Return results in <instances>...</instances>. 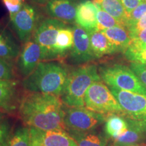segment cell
<instances>
[{"instance_id": "6da1fadb", "label": "cell", "mask_w": 146, "mask_h": 146, "mask_svg": "<svg viewBox=\"0 0 146 146\" xmlns=\"http://www.w3.org/2000/svg\"><path fill=\"white\" fill-rule=\"evenodd\" d=\"M19 115L29 128L66 131L65 110L61 99L55 95L29 91L20 102Z\"/></svg>"}, {"instance_id": "7a4b0ae2", "label": "cell", "mask_w": 146, "mask_h": 146, "mask_svg": "<svg viewBox=\"0 0 146 146\" xmlns=\"http://www.w3.org/2000/svg\"><path fill=\"white\" fill-rule=\"evenodd\" d=\"M69 72L67 67L58 62H40L35 70L24 78L23 87L29 92L61 96Z\"/></svg>"}, {"instance_id": "3957f363", "label": "cell", "mask_w": 146, "mask_h": 146, "mask_svg": "<svg viewBox=\"0 0 146 146\" xmlns=\"http://www.w3.org/2000/svg\"><path fill=\"white\" fill-rule=\"evenodd\" d=\"M101 81L96 64H85L69 72L61 100L68 107H83L85 93L91 84Z\"/></svg>"}, {"instance_id": "277c9868", "label": "cell", "mask_w": 146, "mask_h": 146, "mask_svg": "<svg viewBox=\"0 0 146 146\" xmlns=\"http://www.w3.org/2000/svg\"><path fill=\"white\" fill-rule=\"evenodd\" d=\"M98 72L101 79L109 87L146 95V87L127 66L120 64L102 66Z\"/></svg>"}, {"instance_id": "5b68a950", "label": "cell", "mask_w": 146, "mask_h": 146, "mask_svg": "<svg viewBox=\"0 0 146 146\" xmlns=\"http://www.w3.org/2000/svg\"><path fill=\"white\" fill-rule=\"evenodd\" d=\"M121 107V116L129 125L146 133V95L109 87Z\"/></svg>"}, {"instance_id": "8992f818", "label": "cell", "mask_w": 146, "mask_h": 146, "mask_svg": "<svg viewBox=\"0 0 146 146\" xmlns=\"http://www.w3.org/2000/svg\"><path fill=\"white\" fill-rule=\"evenodd\" d=\"M84 102L87 109L99 114L121 115L123 113L112 91L100 81L91 84L85 93Z\"/></svg>"}, {"instance_id": "52a82bcc", "label": "cell", "mask_w": 146, "mask_h": 146, "mask_svg": "<svg viewBox=\"0 0 146 146\" xmlns=\"http://www.w3.org/2000/svg\"><path fill=\"white\" fill-rule=\"evenodd\" d=\"M65 23L53 18H47L38 23L33 39L39 44L41 50V60L51 61L58 59L56 43L60 29Z\"/></svg>"}, {"instance_id": "ba28073f", "label": "cell", "mask_w": 146, "mask_h": 146, "mask_svg": "<svg viewBox=\"0 0 146 146\" xmlns=\"http://www.w3.org/2000/svg\"><path fill=\"white\" fill-rule=\"evenodd\" d=\"M106 116L95 112L87 108L70 107L65 110L66 130L76 132H90L104 123Z\"/></svg>"}, {"instance_id": "9c48e42d", "label": "cell", "mask_w": 146, "mask_h": 146, "mask_svg": "<svg viewBox=\"0 0 146 146\" xmlns=\"http://www.w3.org/2000/svg\"><path fill=\"white\" fill-rule=\"evenodd\" d=\"M14 31L22 42L25 43L33 37L38 25V12L34 5L24 3L21 10L10 17Z\"/></svg>"}, {"instance_id": "30bf717a", "label": "cell", "mask_w": 146, "mask_h": 146, "mask_svg": "<svg viewBox=\"0 0 146 146\" xmlns=\"http://www.w3.org/2000/svg\"><path fill=\"white\" fill-rule=\"evenodd\" d=\"M72 29L74 40L70 52L71 62L76 64H83L96 59L91 50L88 31L76 24L72 25Z\"/></svg>"}, {"instance_id": "8fae6325", "label": "cell", "mask_w": 146, "mask_h": 146, "mask_svg": "<svg viewBox=\"0 0 146 146\" xmlns=\"http://www.w3.org/2000/svg\"><path fill=\"white\" fill-rule=\"evenodd\" d=\"M31 146H78L66 131H44L29 128Z\"/></svg>"}, {"instance_id": "7c38bea8", "label": "cell", "mask_w": 146, "mask_h": 146, "mask_svg": "<svg viewBox=\"0 0 146 146\" xmlns=\"http://www.w3.org/2000/svg\"><path fill=\"white\" fill-rule=\"evenodd\" d=\"M41 47L33 37L24 43L18 60V68L25 77L30 74L41 62Z\"/></svg>"}, {"instance_id": "4fadbf2b", "label": "cell", "mask_w": 146, "mask_h": 146, "mask_svg": "<svg viewBox=\"0 0 146 146\" xmlns=\"http://www.w3.org/2000/svg\"><path fill=\"white\" fill-rule=\"evenodd\" d=\"M77 4L70 0H50L45 4V9L51 18L66 24H74Z\"/></svg>"}, {"instance_id": "5bb4252c", "label": "cell", "mask_w": 146, "mask_h": 146, "mask_svg": "<svg viewBox=\"0 0 146 146\" xmlns=\"http://www.w3.org/2000/svg\"><path fill=\"white\" fill-rule=\"evenodd\" d=\"M75 23L87 31L98 30L97 21V8L91 0L78 3L76 7Z\"/></svg>"}, {"instance_id": "9a60e30c", "label": "cell", "mask_w": 146, "mask_h": 146, "mask_svg": "<svg viewBox=\"0 0 146 146\" xmlns=\"http://www.w3.org/2000/svg\"><path fill=\"white\" fill-rule=\"evenodd\" d=\"M88 33L91 50L96 59L118 52L116 47L101 31L94 30Z\"/></svg>"}, {"instance_id": "2e32d148", "label": "cell", "mask_w": 146, "mask_h": 146, "mask_svg": "<svg viewBox=\"0 0 146 146\" xmlns=\"http://www.w3.org/2000/svg\"><path fill=\"white\" fill-rule=\"evenodd\" d=\"M20 52V45L12 33L0 26V57L10 61L18 57Z\"/></svg>"}, {"instance_id": "e0dca14e", "label": "cell", "mask_w": 146, "mask_h": 146, "mask_svg": "<svg viewBox=\"0 0 146 146\" xmlns=\"http://www.w3.org/2000/svg\"><path fill=\"white\" fill-rule=\"evenodd\" d=\"M101 31L116 47L118 52H124L131 43V38L127 28L121 26L106 29Z\"/></svg>"}, {"instance_id": "ac0fdd59", "label": "cell", "mask_w": 146, "mask_h": 146, "mask_svg": "<svg viewBox=\"0 0 146 146\" xmlns=\"http://www.w3.org/2000/svg\"><path fill=\"white\" fill-rule=\"evenodd\" d=\"M16 86L14 80L0 81V110L3 112H11L15 109Z\"/></svg>"}, {"instance_id": "d6986e66", "label": "cell", "mask_w": 146, "mask_h": 146, "mask_svg": "<svg viewBox=\"0 0 146 146\" xmlns=\"http://www.w3.org/2000/svg\"><path fill=\"white\" fill-rule=\"evenodd\" d=\"M92 1L126 28L128 15L119 0H92Z\"/></svg>"}, {"instance_id": "ffe728a7", "label": "cell", "mask_w": 146, "mask_h": 146, "mask_svg": "<svg viewBox=\"0 0 146 146\" xmlns=\"http://www.w3.org/2000/svg\"><path fill=\"white\" fill-rule=\"evenodd\" d=\"M105 121L104 131L106 135L111 139H114L121 135L129 129L128 122L121 115H108Z\"/></svg>"}, {"instance_id": "44dd1931", "label": "cell", "mask_w": 146, "mask_h": 146, "mask_svg": "<svg viewBox=\"0 0 146 146\" xmlns=\"http://www.w3.org/2000/svg\"><path fill=\"white\" fill-rule=\"evenodd\" d=\"M74 35L72 26H69L68 24L60 29L58 33L57 43H56V52L58 58L64 57L70 52L72 47Z\"/></svg>"}, {"instance_id": "7402d4cb", "label": "cell", "mask_w": 146, "mask_h": 146, "mask_svg": "<svg viewBox=\"0 0 146 146\" xmlns=\"http://www.w3.org/2000/svg\"><path fill=\"white\" fill-rule=\"evenodd\" d=\"M67 131L78 146H106V139L94 131L85 133Z\"/></svg>"}, {"instance_id": "603a6c76", "label": "cell", "mask_w": 146, "mask_h": 146, "mask_svg": "<svg viewBox=\"0 0 146 146\" xmlns=\"http://www.w3.org/2000/svg\"><path fill=\"white\" fill-rule=\"evenodd\" d=\"M129 124V123H128ZM146 139V133L135 126L129 125L127 131L117 137L112 139L113 144L119 145H137Z\"/></svg>"}, {"instance_id": "cb8c5ba5", "label": "cell", "mask_w": 146, "mask_h": 146, "mask_svg": "<svg viewBox=\"0 0 146 146\" xmlns=\"http://www.w3.org/2000/svg\"><path fill=\"white\" fill-rule=\"evenodd\" d=\"M5 146H31L29 128L20 127L12 132Z\"/></svg>"}, {"instance_id": "d4e9b609", "label": "cell", "mask_w": 146, "mask_h": 146, "mask_svg": "<svg viewBox=\"0 0 146 146\" xmlns=\"http://www.w3.org/2000/svg\"><path fill=\"white\" fill-rule=\"evenodd\" d=\"M124 54L131 62L146 65V45H138L131 43Z\"/></svg>"}, {"instance_id": "484cf974", "label": "cell", "mask_w": 146, "mask_h": 146, "mask_svg": "<svg viewBox=\"0 0 146 146\" xmlns=\"http://www.w3.org/2000/svg\"><path fill=\"white\" fill-rule=\"evenodd\" d=\"M96 5L97 8V21H98V30L102 31L104 29L112 28V27L117 26L123 27L119 22L116 21L110 14L102 10L98 5L96 4Z\"/></svg>"}, {"instance_id": "4316f807", "label": "cell", "mask_w": 146, "mask_h": 146, "mask_svg": "<svg viewBox=\"0 0 146 146\" xmlns=\"http://www.w3.org/2000/svg\"><path fill=\"white\" fill-rule=\"evenodd\" d=\"M14 78L13 66L9 60L0 57V81H12Z\"/></svg>"}, {"instance_id": "83f0119b", "label": "cell", "mask_w": 146, "mask_h": 146, "mask_svg": "<svg viewBox=\"0 0 146 146\" xmlns=\"http://www.w3.org/2000/svg\"><path fill=\"white\" fill-rule=\"evenodd\" d=\"M145 14H146V1H143L128 15L126 28L136 23Z\"/></svg>"}, {"instance_id": "f1b7e54d", "label": "cell", "mask_w": 146, "mask_h": 146, "mask_svg": "<svg viewBox=\"0 0 146 146\" xmlns=\"http://www.w3.org/2000/svg\"><path fill=\"white\" fill-rule=\"evenodd\" d=\"M11 133V124L8 120L4 119L0 123V146H5Z\"/></svg>"}, {"instance_id": "f546056e", "label": "cell", "mask_w": 146, "mask_h": 146, "mask_svg": "<svg viewBox=\"0 0 146 146\" xmlns=\"http://www.w3.org/2000/svg\"><path fill=\"white\" fill-rule=\"evenodd\" d=\"M5 6L8 10L10 18L18 13L24 5V0H3Z\"/></svg>"}, {"instance_id": "4dcf8cb0", "label": "cell", "mask_w": 146, "mask_h": 146, "mask_svg": "<svg viewBox=\"0 0 146 146\" xmlns=\"http://www.w3.org/2000/svg\"><path fill=\"white\" fill-rule=\"evenodd\" d=\"M130 68L135 73V74L138 76L143 85L146 87V65L131 62Z\"/></svg>"}, {"instance_id": "1f68e13d", "label": "cell", "mask_w": 146, "mask_h": 146, "mask_svg": "<svg viewBox=\"0 0 146 146\" xmlns=\"http://www.w3.org/2000/svg\"><path fill=\"white\" fill-rule=\"evenodd\" d=\"M131 44L138 45H146V29L135 33H130Z\"/></svg>"}, {"instance_id": "d6a6232c", "label": "cell", "mask_w": 146, "mask_h": 146, "mask_svg": "<svg viewBox=\"0 0 146 146\" xmlns=\"http://www.w3.org/2000/svg\"><path fill=\"white\" fill-rule=\"evenodd\" d=\"M145 29H146V14H145L141 18H140L134 25L127 28L129 33H137Z\"/></svg>"}, {"instance_id": "836d02e7", "label": "cell", "mask_w": 146, "mask_h": 146, "mask_svg": "<svg viewBox=\"0 0 146 146\" xmlns=\"http://www.w3.org/2000/svg\"><path fill=\"white\" fill-rule=\"evenodd\" d=\"M119 1L125 8L127 15H129L136 7H137L142 1H143V0H119Z\"/></svg>"}, {"instance_id": "e575fe53", "label": "cell", "mask_w": 146, "mask_h": 146, "mask_svg": "<svg viewBox=\"0 0 146 146\" xmlns=\"http://www.w3.org/2000/svg\"><path fill=\"white\" fill-rule=\"evenodd\" d=\"M34 3H38L40 5H45L50 0H31Z\"/></svg>"}, {"instance_id": "d590c367", "label": "cell", "mask_w": 146, "mask_h": 146, "mask_svg": "<svg viewBox=\"0 0 146 146\" xmlns=\"http://www.w3.org/2000/svg\"><path fill=\"white\" fill-rule=\"evenodd\" d=\"M5 119V112H3V111H1L0 110V123Z\"/></svg>"}, {"instance_id": "8d00e7d4", "label": "cell", "mask_w": 146, "mask_h": 146, "mask_svg": "<svg viewBox=\"0 0 146 146\" xmlns=\"http://www.w3.org/2000/svg\"><path fill=\"white\" fill-rule=\"evenodd\" d=\"M112 146H142L139 145V144H137V145H115V144H112Z\"/></svg>"}, {"instance_id": "74e56055", "label": "cell", "mask_w": 146, "mask_h": 146, "mask_svg": "<svg viewBox=\"0 0 146 146\" xmlns=\"http://www.w3.org/2000/svg\"><path fill=\"white\" fill-rule=\"evenodd\" d=\"M70 1H73V2H75V3H78L81 2V1H85V0H70Z\"/></svg>"}, {"instance_id": "f35d334b", "label": "cell", "mask_w": 146, "mask_h": 146, "mask_svg": "<svg viewBox=\"0 0 146 146\" xmlns=\"http://www.w3.org/2000/svg\"><path fill=\"white\" fill-rule=\"evenodd\" d=\"M143 1H146V0H143Z\"/></svg>"}]
</instances>
